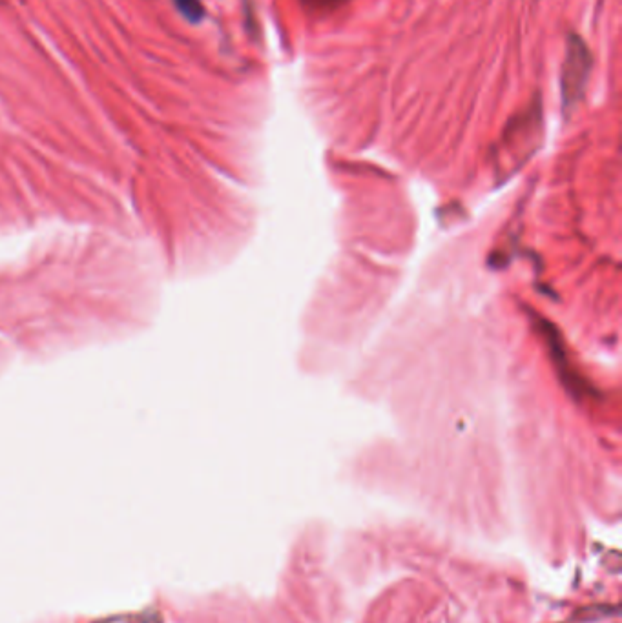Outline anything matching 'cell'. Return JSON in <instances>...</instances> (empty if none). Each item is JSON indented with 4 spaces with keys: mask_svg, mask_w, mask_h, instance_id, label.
<instances>
[{
    "mask_svg": "<svg viewBox=\"0 0 622 623\" xmlns=\"http://www.w3.org/2000/svg\"><path fill=\"white\" fill-rule=\"evenodd\" d=\"M593 57L590 48L579 35H570L566 42V55L560 72V92L562 103L570 110L579 103L586 92L591 77Z\"/></svg>",
    "mask_w": 622,
    "mask_h": 623,
    "instance_id": "6da1fadb",
    "label": "cell"
},
{
    "mask_svg": "<svg viewBox=\"0 0 622 623\" xmlns=\"http://www.w3.org/2000/svg\"><path fill=\"white\" fill-rule=\"evenodd\" d=\"M179 10L183 11L187 15L190 21H199L203 11H201V4L199 0H176Z\"/></svg>",
    "mask_w": 622,
    "mask_h": 623,
    "instance_id": "7a4b0ae2",
    "label": "cell"
}]
</instances>
